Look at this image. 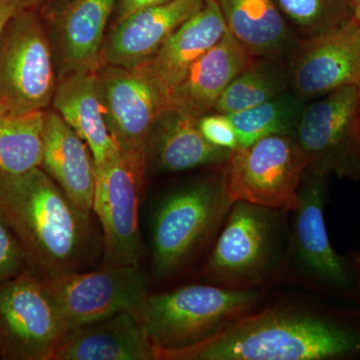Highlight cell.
I'll list each match as a JSON object with an SVG mask.
<instances>
[{
  "mask_svg": "<svg viewBox=\"0 0 360 360\" xmlns=\"http://www.w3.org/2000/svg\"><path fill=\"white\" fill-rule=\"evenodd\" d=\"M226 30L217 2L205 0V6L184 21L160 51L142 65L172 94L191 66L222 39Z\"/></svg>",
  "mask_w": 360,
  "mask_h": 360,
  "instance_id": "603a6c76",
  "label": "cell"
},
{
  "mask_svg": "<svg viewBox=\"0 0 360 360\" xmlns=\"http://www.w3.org/2000/svg\"><path fill=\"white\" fill-rule=\"evenodd\" d=\"M328 176L305 170L295 210V243L300 262L312 276L333 290H347L354 281L347 260L329 240L324 203Z\"/></svg>",
  "mask_w": 360,
  "mask_h": 360,
  "instance_id": "5bb4252c",
  "label": "cell"
},
{
  "mask_svg": "<svg viewBox=\"0 0 360 360\" xmlns=\"http://www.w3.org/2000/svg\"><path fill=\"white\" fill-rule=\"evenodd\" d=\"M352 1H354V0H352Z\"/></svg>",
  "mask_w": 360,
  "mask_h": 360,
  "instance_id": "e575fe53",
  "label": "cell"
},
{
  "mask_svg": "<svg viewBox=\"0 0 360 360\" xmlns=\"http://www.w3.org/2000/svg\"><path fill=\"white\" fill-rule=\"evenodd\" d=\"M277 212L236 201L205 266L208 278L224 288H248L264 278L276 250Z\"/></svg>",
  "mask_w": 360,
  "mask_h": 360,
  "instance_id": "7c38bea8",
  "label": "cell"
},
{
  "mask_svg": "<svg viewBox=\"0 0 360 360\" xmlns=\"http://www.w3.org/2000/svg\"><path fill=\"white\" fill-rule=\"evenodd\" d=\"M198 124L201 134L213 146L231 150L238 148L236 129L229 115L212 111L200 116Z\"/></svg>",
  "mask_w": 360,
  "mask_h": 360,
  "instance_id": "f1b7e54d",
  "label": "cell"
},
{
  "mask_svg": "<svg viewBox=\"0 0 360 360\" xmlns=\"http://www.w3.org/2000/svg\"><path fill=\"white\" fill-rule=\"evenodd\" d=\"M148 170L146 151H120L96 168L92 212L103 227V264L141 265L139 203Z\"/></svg>",
  "mask_w": 360,
  "mask_h": 360,
  "instance_id": "ba28073f",
  "label": "cell"
},
{
  "mask_svg": "<svg viewBox=\"0 0 360 360\" xmlns=\"http://www.w3.org/2000/svg\"><path fill=\"white\" fill-rule=\"evenodd\" d=\"M56 80L49 30L33 8L18 11L0 35V110L13 115L46 110Z\"/></svg>",
  "mask_w": 360,
  "mask_h": 360,
  "instance_id": "5b68a950",
  "label": "cell"
},
{
  "mask_svg": "<svg viewBox=\"0 0 360 360\" xmlns=\"http://www.w3.org/2000/svg\"><path fill=\"white\" fill-rule=\"evenodd\" d=\"M28 269L20 241L0 212V284Z\"/></svg>",
  "mask_w": 360,
  "mask_h": 360,
  "instance_id": "83f0119b",
  "label": "cell"
},
{
  "mask_svg": "<svg viewBox=\"0 0 360 360\" xmlns=\"http://www.w3.org/2000/svg\"><path fill=\"white\" fill-rule=\"evenodd\" d=\"M117 0H68L49 30L56 75L101 66L104 30Z\"/></svg>",
  "mask_w": 360,
  "mask_h": 360,
  "instance_id": "2e32d148",
  "label": "cell"
},
{
  "mask_svg": "<svg viewBox=\"0 0 360 360\" xmlns=\"http://www.w3.org/2000/svg\"><path fill=\"white\" fill-rule=\"evenodd\" d=\"M307 156L290 135H272L238 146L222 168L232 202L245 201L269 210H295Z\"/></svg>",
  "mask_w": 360,
  "mask_h": 360,
  "instance_id": "8992f818",
  "label": "cell"
},
{
  "mask_svg": "<svg viewBox=\"0 0 360 360\" xmlns=\"http://www.w3.org/2000/svg\"><path fill=\"white\" fill-rule=\"evenodd\" d=\"M305 104L288 90L266 103L229 115L238 146L245 148L272 135L292 136Z\"/></svg>",
  "mask_w": 360,
  "mask_h": 360,
  "instance_id": "484cf974",
  "label": "cell"
},
{
  "mask_svg": "<svg viewBox=\"0 0 360 360\" xmlns=\"http://www.w3.org/2000/svg\"><path fill=\"white\" fill-rule=\"evenodd\" d=\"M314 174L360 180V87L347 86L305 104L292 134Z\"/></svg>",
  "mask_w": 360,
  "mask_h": 360,
  "instance_id": "52a82bcc",
  "label": "cell"
},
{
  "mask_svg": "<svg viewBox=\"0 0 360 360\" xmlns=\"http://www.w3.org/2000/svg\"><path fill=\"white\" fill-rule=\"evenodd\" d=\"M158 349L148 340L136 315L118 312L70 329L51 360H155Z\"/></svg>",
  "mask_w": 360,
  "mask_h": 360,
  "instance_id": "ac0fdd59",
  "label": "cell"
},
{
  "mask_svg": "<svg viewBox=\"0 0 360 360\" xmlns=\"http://www.w3.org/2000/svg\"><path fill=\"white\" fill-rule=\"evenodd\" d=\"M51 106L89 146L96 168L106 167L120 155L104 118L96 71L71 70L58 75Z\"/></svg>",
  "mask_w": 360,
  "mask_h": 360,
  "instance_id": "d6986e66",
  "label": "cell"
},
{
  "mask_svg": "<svg viewBox=\"0 0 360 360\" xmlns=\"http://www.w3.org/2000/svg\"><path fill=\"white\" fill-rule=\"evenodd\" d=\"M66 333L58 307L39 274L26 269L0 284V356L51 360Z\"/></svg>",
  "mask_w": 360,
  "mask_h": 360,
  "instance_id": "9c48e42d",
  "label": "cell"
},
{
  "mask_svg": "<svg viewBox=\"0 0 360 360\" xmlns=\"http://www.w3.org/2000/svg\"><path fill=\"white\" fill-rule=\"evenodd\" d=\"M172 0H117L115 6V22H120L132 14L149 8L161 6Z\"/></svg>",
  "mask_w": 360,
  "mask_h": 360,
  "instance_id": "f546056e",
  "label": "cell"
},
{
  "mask_svg": "<svg viewBox=\"0 0 360 360\" xmlns=\"http://www.w3.org/2000/svg\"><path fill=\"white\" fill-rule=\"evenodd\" d=\"M0 212L39 276L82 271L94 252L90 214L80 210L41 167L2 174Z\"/></svg>",
  "mask_w": 360,
  "mask_h": 360,
  "instance_id": "7a4b0ae2",
  "label": "cell"
},
{
  "mask_svg": "<svg viewBox=\"0 0 360 360\" xmlns=\"http://www.w3.org/2000/svg\"><path fill=\"white\" fill-rule=\"evenodd\" d=\"M42 169L75 205L90 214L96 165L89 146L56 110H45Z\"/></svg>",
  "mask_w": 360,
  "mask_h": 360,
  "instance_id": "ffe728a7",
  "label": "cell"
},
{
  "mask_svg": "<svg viewBox=\"0 0 360 360\" xmlns=\"http://www.w3.org/2000/svg\"><path fill=\"white\" fill-rule=\"evenodd\" d=\"M300 39L328 32L354 16L352 0H276Z\"/></svg>",
  "mask_w": 360,
  "mask_h": 360,
  "instance_id": "4316f807",
  "label": "cell"
},
{
  "mask_svg": "<svg viewBox=\"0 0 360 360\" xmlns=\"http://www.w3.org/2000/svg\"><path fill=\"white\" fill-rule=\"evenodd\" d=\"M257 291L224 286H186L148 295L136 312L141 328L160 355L186 349L245 316L258 302Z\"/></svg>",
  "mask_w": 360,
  "mask_h": 360,
  "instance_id": "3957f363",
  "label": "cell"
},
{
  "mask_svg": "<svg viewBox=\"0 0 360 360\" xmlns=\"http://www.w3.org/2000/svg\"><path fill=\"white\" fill-rule=\"evenodd\" d=\"M255 58L227 28L222 39L191 66L174 90L172 105L198 116L212 112L232 80Z\"/></svg>",
  "mask_w": 360,
  "mask_h": 360,
  "instance_id": "44dd1931",
  "label": "cell"
},
{
  "mask_svg": "<svg viewBox=\"0 0 360 360\" xmlns=\"http://www.w3.org/2000/svg\"><path fill=\"white\" fill-rule=\"evenodd\" d=\"M1 177H2V172H1V170H0V181H1Z\"/></svg>",
  "mask_w": 360,
  "mask_h": 360,
  "instance_id": "836d02e7",
  "label": "cell"
},
{
  "mask_svg": "<svg viewBox=\"0 0 360 360\" xmlns=\"http://www.w3.org/2000/svg\"><path fill=\"white\" fill-rule=\"evenodd\" d=\"M200 117L174 105L161 113L146 146L148 170L179 172L202 167H224L232 150L206 141L198 124Z\"/></svg>",
  "mask_w": 360,
  "mask_h": 360,
  "instance_id": "e0dca14e",
  "label": "cell"
},
{
  "mask_svg": "<svg viewBox=\"0 0 360 360\" xmlns=\"http://www.w3.org/2000/svg\"><path fill=\"white\" fill-rule=\"evenodd\" d=\"M360 321L335 315L269 309L245 315L212 338L168 360H340L359 359Z\"/></svg>",
  "mask_w": 360,
  "mask_h": 360,
  "instance_id": "6da1fadb",
  "label": "cell"
},
{
  "mask_svg": "<svg viewBox=\"0 0 360 360\" xmlns=\"http://www.w3.org/2000/svg\"><path fill=\"white\" fill-rule=\"evenodd\" d=\"M232 205L222 170L168 195L153 220V266L156 277L165 278L179 271L212 236Z\"/></svg>",
  "mask_w": 360,
  "mask_h": 360,
  "instance_id": "277c9868",
  "label": "cell"
},
{
  "mask_svg": "<svg viewBox=\"0 0 360 360\" xmlns=\"http://www.w3.org/2000/svg\"><path fill=\"white\" fill-rule=\"evenodd\" d=\"M290 90L305 103L347 86L360 87V25L352 16L302 39L288 63Z\"/></svg>",
  "mask_w": 360,
  "mask_h": 360,
  "instance_id": "4fadbf2b",
  "label": "cell"
},
{
  "mask_svg": "<svg viewBox=\"0 0 360 360\" xmlns=\"http://www.w3.org/2000/svg\"><path fill=\"white\" fill-rule=\"evenodd\" d=\"M45 110L13 115L0 110V170L20 175L41 167Z\"/></svg>",
  "mask_w": 360,
  "mask_h": 360,
  "instance_id": "d4e9b609",
  "label": "cell"
},
{
  "mask_svg": "<svg viewBox=\"0 0 360 360\" xmlns=\"http://www.w3.org/2000/svg\"><path fill=\"white\" fill-rule=\"evenodd\" d=\"M354 18L360 25V0L354 1Z\"/></svg>",
  "mask_w": 360,
  "mask_h": 360,
  "instance_id": "d6a6232c",
  "label": "cell"
},
{
  "mask_svg": "<svg viewBox=\"0 0 360 360\" xmlns=\"http://www.w3.org/2000/svg\"><path fill=\"white\" fill-rule=\"evenodd\" d=\"M290 90L288 65L274 59L257 58L229 85L213 111L233 115L266 103Z\"/></svg>",
  "mask_w": 360,
  "mask_h": 360,
  "instance_id": "cb8c5ba5",
  "label": "cell"
},
{
  "mask_svg": "<svg viewBox=\"0 0 360 360\" xmlns=\"http://www.w3.org/2000/svg\"><path fill=\"white\" fill-rule=\"evenodd\" d=\"M53 1H59V0H25V8H35V7L41 6V4Z\"/></svg>",
  "mask_w": 360,
  "mask_h": 360,
  "instance_id": "1f68e13d",
  "label": "cell"
},
{
  "mask_svg": "<svg viewBox=\"0 0 360 360\" xmlns=\"http://www.w3.org/2000/svg\"><path fill=\"white\" fill-rule=\"evenodd\" d=\"M229 32L255 58L288 65L300 39L276 0H215Z\"/></svg>",
  "mask_w": 360,
  "mask_h": 360,
  "instance_id": "7402d4cb",
  "label": "cell"
},
{
  "mask_svg": "<svg viewBox=\"0 0 360 360\" xmlns=\"http://www.w3.org/2000/svg\"><path fill=\"white\" fill-rule=\"evenodd\" d=\"M22 9L25 0H0V35L8 20Z\"/></svg>",
  "mask_w": 360,
  "mask_h": 360,
  "instance_id": "4dcf8cb0",
  "label": "cell"
},
{
  "mask_svg": "<svg viewBox=\"0 0 360 360\" xmlns=\"http://www.w3.org/2000/svg\"><path fill=\"white\" fill-rule=\"evenodd\" d=\"M104 118L120 151H146L156 120L172 105V94L144 65H101L96 71Z\"/></svg>",
  "mask_w": 360,
  "mask_h": 360,
  "instance_id": "8fae6325",
  "label": "cell"
},
{
  "mask_svg": "<svg viewBox=\"0 0 360 360\" xmlns=\"http://www.w3.org/2000/svg\"><path fill=\"white\" fill-rule=\"evenodd\" d=\"M41 278L66 333L118 312L136 314L148 295V281L141 265L103 264V269L94 271L82 270Z\"/></svg>",
  "mask_w": 360,
  "mask_h": 360,
  "instance_id": "30bf717a",
  "label": "cell"
},
{
  "mask_svg": "<svg viewBox=\"0 0 360 360\" xmlns=\"http://www.w3.org/2000/svg\"><path fill=\"white\" fill-rule=\"evenodd\" d=\"M205 0H172L132 14L104 37L101 65L134 68L160 51L184 21L205 6Z\"/></svg>",
  "mask_w": 360,
  "mask_h": 360,
  "instance_id": "9a60e30c",
  "label": "cell"
}]
</instances>
